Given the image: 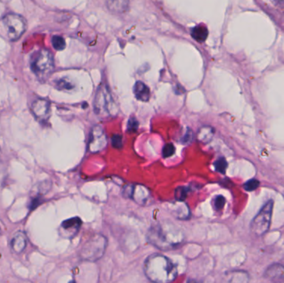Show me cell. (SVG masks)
I'll return each mask as SVG.
<instances>
[{
  "mask_svg": "<svg viewBox=\"0 0 284 283\" xmlns=\"http://www.w3.org/2000/svg\"><path fill=\"white\" fill-rule=\"evenodd\" d=\"M184 239L185 235L182 229L168 221L156 223L149 229L147 234L149 243L164 251L177 248Z\"/></svg>",
  "mask_w": 284,
  "mask_h": 283,
  "instance_id": "obj_1",
  "label": "cell"
},
{
  "mask_svg": "<svg viewBox=\"0 0 284 283\" xmlns=\"http://www.w3.org/2000/svg\"><path fill=\"white\" fill-rule=\"evenodd\" d=\"M144 272L146 278L153 283H171L177 277V269L173 262L168 257L158 253L146 258Z\"/></svg>",
  "mask_w": 284,
  "mask_h": 283,
  "instance_id": "obj_2",
  "label": "cell"
},
{
  "mask_svg": "<svg viewBox=\"0 0 284 283\" xmlns=\"http://www.w3.org/2000/svg\"><path fill=\"white\" fill-rule=\"evenodd\" d=\"M95 114L102 119L114 118L118 114V105L109 88L102 84L97 88L93 103Z\"/></svg>",
  "mask_w": 284,
  "mask_h": 283,
  "instance_id": "obj_3",
  "label": "cell"
},
{
  "mask_svg": "<svg viewBox=\"0 0 284 283\" xmlns=\"http://www.w3.org/2000/svg\"><path fill=\"white\" fill-rule=\"evenodd\" d=\"M107 239L102 234H94L81 248L80 257L88 262H97L102 258L107 248Z\"/></svg>",
  "mask_w": 284,
  "mask_h": 283,
  "instance_id": "obj_4",
  "label": "cell"
},
{
  "mask_svg": "<svg viewBox=\"0 0 284 283\" xmlns=\"http://www.w3.org/2000/svg\"><path fill=\"white\" fill-rule=\"evenodd\" d=\"M0 27L8 40L16 41L21 37L26 30V20L19 14L9 13L1 19Z\"/></svg>",
  "mask_w": 284,
  "mask_h": 283,
  "instance_id": "obj_5",
  "label": "cell"
},
{
  "mask_svg": "<svg viewBox=\"0 0 284 283\" xmlns=\"http://www.w3.org/2000/svg\"><path fill=\"white\" fill-rule=\"evenodd\" d=\"M54 69V60L50 51L40 50L32 62V70L40 79H47Z\"/></svg>",
  "mask_w": 284,
  "mask_h": 283,
  "instance_id": "obj_6",
  "label": "cell"
},
{
  "mask_svg": "<svg viewBox=\"0 0 284 283\" xmlns=\"http://www.w3.org/2000/svg\"><path fill=\"white\" fill-rule=\"evenodd\" d=\"M274 209V201L269 200L264 206L261 209L255 218L251 223V231L256 236H262L266 234L271 224L272 214Z\"/></svg>",
  "mask_w": 284,
  "mask_h": 283,
  "instance_id": "obj_7",
  "label": "cell"
},
{
  "mask_svg": "<svg viewBox=\"0 0 284 283\" xmlns=\"http://www.w3.org/2000/svg\"><path fill=\"white\" fill-rule=\"evenodd\" d=\"M122 194L125 198L133 199L136 204L142 206L151 205L153 201L151 190L141 184H126L123 187Z\"/></svg>",
  "mask_w": 284,
  "mask_h": 283,
  "instance_id": "obj_8",
  "label": "cell"
},
{
  "mask_svg": "<svg viewBox=\"0 0 284 283\" xmlns=\"http://www.w3.org/2000/svg\"><path fill=\"white\" fill-rule=\"evenodd\" d=\"M107 138L104 129L101 126H95L91 128L89 134L87 149L91 153H99L106 149Z\"/></svg>",
  "mask_w": 284,
  "mask_h": 283,
  "instance_id": "obj_9",
  "label": "cell"
},
{
  "mask_svg": "<svg viewBox=\"0 0 284 283\" xmlns=\"http://www.w3.org/2000/svg\"><path fill=\"white\" fill-rule=\"evenodd\" d=\"M32 111L38 121L44 123L50 117L51 108L49 102L42 98L37 99L32 105Z\"/></svg>",
  "mask_w": 284,
  "mask_h": 283,
  "instance_id": "obj_10",
  "label": "cell"
},
{
  "mask_svg": "<svg viewBox=\"0 0 284 283\" xmlns=\"http://www.w3.org/2000/svg\"><path fill=\"white\" fill-rule=\"evenodd\" d=\"M81 223L82 222L81 218H79V217H74L63 221L59 228L61 236L65 239H73L79 234Z\"/></svg>",
  "mask_w": 284,
  "mask_h": 283,
  "instance_id": "obj_11",
  "label": "cell"
},
{
  "mask_svg": "<svg viewBox=\"0 0 284 283\" xmlns=\"http://www.w3.org/2000/svg\"><path fill=\"white\" fill-rule=\"evenodd\" d=\"M168 209L171 214L178 219H187L191 216L190 209L182 200H176L175 202L169 203Z\"/></svg>",
  "mask_w": 284,
  "mask_h": 283,
  "instance_id": "obj_12",
  "label": "cell"
},
{
  "mask_svg": "<svg viewBox=\"0 0 284 283\" xmlns=\"http://www.w3.org/2000/svg\"><path fill=\"white\" fill-rule=\"evenodd\" d=\"M264 278L274 283H284V267L275 263L268 268L264 273Z\"/></svg>",
  "mask_w": 284,
  "mask_h": 283,
  "instance_id": "obj_13",
  "label": "cell"
},
{
  "mask_svg": "<svg viewBox=\"0 0 284 283\" xmlns=\"http://www.w3.org/2000/svg\"><path fill=\"white\" fill-rule=\"evenodd\" d=\"M27 246V236L24 232L18 231L13 235L11 241V248L13 252L16 253H20L24 251Z\"/></svg>",
  "mask_w": 284,
  "mask_h": 283,
  "instance_id": "obj_14",
  "label": "cell"
},
{
  "mask_svg": "<svg viewBox=\"0 0 284 283\" xmlns=\"http://www.w3.org/2000/svg\"><path fill=\"white\" fill-rule=\"evenodd\" d=\"M133 92L136 99L141 102L146 103L150 100L151 97L150 89L142 81H136V84L134 85Z\"/></svg>",
  "mask_w": 284,
  "mask_h": 283,
  "instance_id": "obj_15",
  "label": "cell"
},
{
  "mask_svg": "<svg viewBox=\"0 0 284 283\" xmlns=\"http://www.w3.org/2000/svg\"><path fill=\"white\" fill-rule=\"evenodd\" d=\"M130 0H106V4L113 13H125L129 8Z\"/></svg>",
  "mask_w": 284,
  "mask_h": 283,
  "instance_id": "obj_16",
  "label": "cell"
},
{
  "mask_svg": "<svg viewBox=\"0 0 284 283\" xmlns=\"http://www.w3.org/2000/svg\"><path fill=\"white\" fill-rule=\"evenodd\" d=\"M215 131L211 126H204L199 129L196 137L199 142L202 144H208L214 137Z\"/></svg>",
  "mask_w": 284,
  "mask_h": 283,
  "instance_id": "obj_17",
  "label": "cell"
},
{
  "mask_svg": "<svg viewBox=\"0 0 284 283\" xmlns=\"http://www.w3.org/2000/svg\"><path fill=\"white\" fill-rule=\"evenodd\" d=\"M225 280L229 283H248L249 275L244 271H232L226 273Z\"/></svg>",
  "mask_w": 284,
  "mask_h": 283,
  "instance_id": "obj_18",
  "label": "cell"
},
{
  "mask_svg": "<svg viewBox=\"0 0 284 283\" xmlns=\"http://www.w3.org/2000/svg\"><path fill=\"white\" fill-rule=\"evenodd\" d=\"M195 138H196V135L194 134L193 131L189 127H184L179 132L176 140L181 144H189L194 142Z\"/></svg>",
  "mask_w": 284,
  "mask_h": 283,
  "instance_id": "obj_19",
  "label": "cell"
},
{
  "mask_svg": "<svg viewBox=\"0 0 284 283\" xmlns=\"http://www.w3.org/2000/svg\"><path fill=\"white\" fill-rule=\"evenodd\" d=\"M208 35H209L208 29H206L205 27L202 26V25L195 27L191 30V36H192L194 39H196L199 42H204L207 37H208Z\"/></svg>",
  "mask_w": 284,
  "mask_h": 283,
  "instance_id": "obj_20",
  "label": "cell"
},
{
  "mask_svg": "<svg viewBox=\"0 0 284 283\" xmlns=\"http://www.w3.org/2000/svg\"><path fill=\"white\" fill-rule=\"evenodd\" d=\"M52 43L55 49L58 50V51H62L66 47L65 40L60 36H54L52 37Z\"/></svg>",
  "mask_w": 284,
  "mask_h": 283,
  "instance_id": "obj_21",
  "label": "cell"
},
{
  "mask_svg": "<svg viewBox=\"0 0 284 283\" xmlns=\"http://www.w3.org/2000/svg\"><path fill=\"white\" fill-rule=\"evenodd\" d=\"M227 167H228V164L227 161L224 158H220L219 160H217L214 162V168L219 173L224 174L226 171Z\"/></svg>",
  "mask_w": 284,
  "mask_h": 283,
  "instance_id": "obj_22",
  "label": "cell"
},
{
  "mask_svg": "<svg viewBox=\"0 0 284 283\" xmlns=\"http://www.w3.org/2000/svg\"><path fill=\"white\" fill-rule=\"evenodd\" d=\"M189 189L185 186L178 187L175 190V197L176 200H184L187 196Z\"/></svg>",
  "mask_w": 284,
  "mask_h": 283,
  "instance_id": "obj_23",
  "label": "cell"
},
{
  "mask_svg": "<svg viewBox=\"0 0 284 283\" xmlns=\"http://www.w3.org/2000/svg\"><path fill=\"white\" fill-rule=\"evenodd\" d=\"M259 184H260L259 181L257 180L255 178H253V179L247 181L245 183L244 185H243V188H244L246 191H254L255 189H258Z\"/></svg>",
  "mask_w": 284,
  "mask_h": 283,
  "instance_id": "obj_24",
  "label": "cell"
},
{
  "mask_svg": "<svg viewBox=\"0 0 284 283\" xmlns=\"http://www.w3.org/2000/svg\"><path fill=\"white\" fill-rule=\"evenodd\" d=\"M57 87L60 90H71L73 89L74 86L68 79L63 78L58 80L57 82Z\"/></svg>",
  "mask_w": 284,
  "mask_h": 283,
  "instance_id": "obj_25",
  "label": "cell"
},
{
  "mask_svg": "<svg viewBox=\"0 0 284 283\" xmlns=\"http://www.w3.org/2000/svg\"><path fill=\"white\" fill-rule=\"evenodd\" d=\"M175 148L174 146V144L169 143V144L164 145L163 150H162V155H163V157L164 158L170 157V156H172L175 154Z\"/></svg>",
  "mask_w": 284,
  "mask_h": 283,
  "instance_id": "obj_26",
  "label": "cell"
},
{
  "mask_svg": "<svg viewBox=\"0 0 284 283\" xmlns=\"http://www.w3.org/2000/svg\"><path fill=\"white\" fill-rule=\"evenodd\" d=\"M225 202H226V200L224 199V196L219 195V196L215 197V199H214V209L218 210V211L223 210V208L224 207V205H225Z\"/></svg>",
  "mask_w": 284,
  "mask_h": 283,
  "instance_id": "obj_27",
  "label": "cell"
},
{
  "mask_svg": "<svg viewBox=\"0 0 284 283\" xmlns=\"http://www.w3.org/2000/svg\"><path fill=\"white\" fill-rule=\"evenodd\" d=\"M139 122L135 117L129 119L127 124L128 132H136L138 130Z\"/></svg>",
  "mask_w": 284,
  "mask_h": 283,
  "instance_id": "obj_28",
  "label": "cell"
},
{
  "mask_svg": "<svg viewBox=\"0 0 284 283\" xmlns=\"http://www.w3.org/2000/svg\"><path fill=\"white\" fill-rule=\"evenodd\" d=\"M112 146L117 149H122L123 145L122 137L120 135H115L112 137Z\"/></svg>",
  "mask_w": 284,
  "mask_h": 283,
  "instance_id": "obj_29",
  "label": "cell"
}]
</instances>
